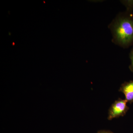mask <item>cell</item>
Segmentation results:
<instances>
[{
  "mask_svg": "<svg viewBox=\"0 0 133 133\" xmlns=\"http://www.w3.org/2000/svg\"><path fill=\"white\" fill-rule=\"evenodd\" d=\"M108 27L114 43L124 49L133 46V12H120Z\"/></svg>",
  "mask_w": 133,
  "mask_h": 133,
  "instance_id": "cell-1",
  "label": "cell"
},
{
  "mask_svg": "<svg viewBox=\"0 0 133 133\" xmlns=\"http://www.w3.org/2000/svg\"><path fill=\"white\" fill-rule=\"evenodd\" d=\"M129 58L131 59V64L129 66V69L131 71L133 72V46L129 53Z\"/></svg>",
  "mask_w": 133,
  "mask_h": 133,
  "instance_id": "cell-5",
  "label": "cell"
},
{
  "mask_svg": "<svg viewBox=\"0 0 133 133\" xmlns=\"http://www.w3.org/2000/svg\"><path fill=\"white\" fill-rule=\"evenodd\" d=\"M120 2L125 7L126 11L133 12V0H124Z\"/></svg>",
  "mask_w": 133,
  "mask_h": 133,
  "instance_id": "cell-4",
  "label": "cell"
},
{
  "mask_svg": "<svg viewBox=\"0 0 133 133\" xmlns=\"http://www.w3.org/2000/svg\"><path fill=\"white\" fill-rule=\"evenodd\" d=\"M98 133H113L112 132H110L109 131H104V130H103V131H99L98 132Z\"/></svg>",
  "mask_w": 133,
  "mask_h": 133,
  "instance_id": "cell-6",
  "label": "cell"
},
{
  "mask_svg": "<svg viewBox=\"0 0 133 133\" xmlns=\"http://www.w3.org/2000/svg\"><path fill=\"white\" fill-rule=\"evenodd\" d=\"M119 91L124 94L128 102H133V80L125 82L121 85Z\"/></svg>",
  "mask_w": 133,
  "mask_h": 133,
  "instance_id": "cell-3",
  "label": "cell"
},
{
  "mask_svg": "<svg viewBox=\"0 0 133 133\" xmlns=\"http://www.w3.org/2000/svg\"><path fill=\"white\" fill-rule=\"evenodd\" d=\"M127 102L126 99L120 98L116 100L109 108L108 117V119L111 120L125 115L129 109L127 105Z\"/></svg>",
  "mask_w": 133,
  "mask_h": 133,
  "instance_id": "cell-2",
  "label": "cell"
}]
</instances>
